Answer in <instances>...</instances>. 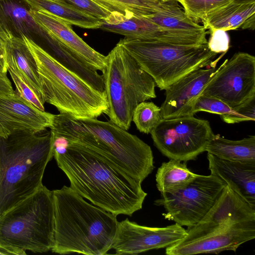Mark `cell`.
<instances>
[{"label":"cell","mask_w":255,"mask_h":255,"mask_svg":"<svg viewBox=\"0 0 255 255\" xmlns=\"http://www.w3.org/2000/svg\"><path fill=\"white\" fill-rule=\"evenodd\" d=\"M53 157L68 177L70 187L92 204L116 216H131L147 195L141 182L94 149L57 138Z\"/></svg>","instance_id":"1"},{"label":"cell","mask_w":255,"mask_h":255,"mask_svg":"<svg viewBox=\"0 0 255 255\" xmlns=\"http://www.w3.org/2000/svg\"><path fill=\"white\" fill-rule=\"evenodd\" d=\"M54 234L53 253L104 255L112 249L117 216L88 203L70 187L52 191Z\"/></svg>","instance_id":"2"},{"label":"cell","mask_w":255,"mask_h":255,"mask_svg":"<svg viewBox=\"0 0 255 255\" xmlns=\"http://www.w3.org/2000/svg\"><path fill=\"white\" fill-rule=\"evenodd\" d=\"M49 128L54 137L94 149L141 183L154 168L150 146L111 121L59 114L54 115Z\"/></svg>","instance_id":"3"},{"label":"cell","mask_w":255,"mask_h":255,"mask_svg":"<svg viewBox=\"0 0 255 255\" xmlns=\"http://www.w3.org/2000/svg\"><path fill=\"white\" fill-rule=\"evenodd\" d=\"M41 132L0 136V216L43 185L45 168L53 157V136L51 130Z\"/></svg>","instance_id":"4"},{"label":"cell","mask_w":255,"mask_h":255,"mask_svg":"<svg viewBox=\"0 0 255 255\" xmlns=\"http://www.w3.org/2000/svg\"><path fill=\"white\" fill-rule=\"evenodd\" d=\"M22 38L36 62L44 103L76 119L97 118L107 113L105 91L95 89L64 67L32 40L25 36Z\"/></svg>","instance_id":"5"},{"label":"cell","mask_w":255,"mask_h":255,"mask_svg":"<svg viewBox=\"0 0 255 255\" xmlns=\"http://www.w3.org/2000/svg\"><path fill=\"white\" fill-rule=\"evenodd\" d=\"M54 234L53 192L43 185L0 216V246L15 255L51 250Z\"/></svg>","instance_id":"6"},{"label":"cell","mask_w":255,"mask_h":255,"mask_svg":"<svg viewBox=\"0 0 255 255\" xmlns=\"http://www.w3.org/2000/svg\"><path fill=\"white\" fill-rule=\"evenodd\" d=\"M103 73L110 121L126 130L141 102L156 97L153 78L118 42L106 56Z\"/></svg>","instance_id":"7"},{"label":"cell","mask_w":255,"mask_h":255,"mask_svg":"<svg viewBox=\"0 0 255 255\" xmlns=\"http://www.w3.org/2000/svg\"><path fill=\"white\" fill-rule=\"evenodd\" d=\"M119 42L153 78L161 90L195 70L217 65L226 53H222L213 61L217 54L209 49L208 43L175 45L126 37Z\"/></svg>","instance_id":"8"},{"label":"cell","mask_w":255,"mask_h":255,"mask_svg":"<svg viewBox=\"0 0 255 255\" xmlns=\"http://www.w3.org/2000/svg\"><path fill=\"white\" fill-rule=\"evenodd\" d=\"M150 133L163 155L185 162L195 160L206 151L214 134L208 121L194 116L162 119Z\"/></svg>","instance_id":"9"},{"label":"cell","mask_w":255,"mask_h":255,"mask_svg":"<svg viewBox=\"0 0 255 255\" xmlns=\"http://www.w3.org/2000/svg\"><path fill=\"white\" fill-rule=\"evenodd\" d=\"M226 185L211 174H197L184 188L173 193L161 194L154 204L164 208L166 213L162 215L165 219L191 227L204 218Z\"/></svg>","instance_id":"10"},{"label":"cell","mask_w":255,"mask_h":255,"mask_svg":"<svg viewBox=\"0 0 255 255\" xmlns=\"http://www.w3.org/2000/svg\"><path fill=\"white\" fill-rule=\"evenodd\" d=\"M201 95L217 98L232 108L255 96V57L238 52L226 59Z\"/></svg>","instance_id":"11"},{"label":"cell","mask_w":255,"mask_h":255,"mask_svg":"<svg viewBox=\"0 0 255 255\" xmlns=\"http://www.w3.org/2000/svg\"><path fill=\"white\" fill-rule=\"evenodd\" d=\"M186 230L175 223L165 227L141 226L128 218L119 222L112 249L115 254L136 255L166 248L183 239Z\"/></svg>","instance_id":"12"},{"label":"cell","mask_w":255,"mask_h":255,"mask_svg":"<svg viewBox=\"0 0 255 255\" xmlns=\"http://www.w3.org/2000/svg\"><path fill=\"white\" fill-rule=\"evenodd\" d=\"M255 238V220L237 223L195 239H182L166 248L167 255L218 254L225 251L236 252L243 244Z\"/></svg>","instance_id":"13"},{"label":"cell","mask_w":255,"mask_h":255,"mask_svg":"<svg viewBox=\"0 0 255 255\" xmlns=\"http://www.w3.org/2000/svg\"><path fill=\"white\" fill-rule=\"evenodd\" d=\"M255 220V209L226 185L213 207L196 225L188 227L183 238H197L231 225Z\"/></svg>","instance_id":"14"},{"label":"cell","mask_w":255,"mask_h":255,"mask_svg":"<svg viewBox=\"0 0 255 255\" xmlns=\"http://www.w3.org/2000/svg\"><path fill=\"white\" fill-rule=\"evenodd\" d=\"M100 20V29L126 37L181 45H202L206 42L205 39L200 36L172 33L162 29L146 17L127 16L118 12H112L107 17Z\"/></svg>","instance_id":"15"},{"label":"cell","mask_w":255,"mask_h":255,"mask_svg":"<svg viewBox=\"0 0 255 255\" xmlns=\"http://www.w3.org/2000/svg\"><path fill=\"white\" fill-rule=\"evenodd\" d=\"M53 114L38 109L15 91L0 95V136L24 131L36 133L50 128Z\"/></svg>","instance_id":"16"},{"label":"cell","mask_w":255,"mask_h":255,"mask_svg":"<svg viewBox=\"0 0 255 255\" xmlns=\"http://www.w3.org/2000/svg\"><path fill=\"white\" fill-rule=\"evenodd\" d=\"M216 65L195 70L166 88L165 100L160 107L161 118L194 116L195 102L218 70Z\"/></svg>","instance_id":"17"},{"label":"cell","mask_w":255,"mask_h":255,"mask_svg":"<svg viewBox=\"0 0 255 255\" xmlns=\"http://www.w3.org/2000/svg\"><path fill=\"white\" fill-rule=\"evenodd\" d=\"M35 21L52 37L85 61L92 68L103 73L107 57L90 47L73 30L71 25L49 13L29 9Z\"/></svg>","instance_id":"18"},{"label":"cell","mask_w":255,"mask_h":255,"mask_svg":"<svg viewBox=\"0 0 255 255\" xmlns=\"http://www.w3.org/2000/svg\"><path fill=\"white\" fill-rule=\"evenodd\" d=\"M211 174L218 177L255 209V163L224 160L208 153Z\"/></svg>","instance_id":"19"},{"label":"cell","mask_w":255,"mask_h":255,"mask_svg":"<svg viewBox=\"0 0 255 255\" xmlns=\"http://www.w3.org/2000/svg\"><path fill=\"white\" fill-rule=\"evenodd\" d=\"M30 8L23 0H0V25L8 36H25L33 41L37 36L44 42L50 35L32 17Z\"/></svg>","instance_id":"20"},{"label":"cell","mask_w":255,"mask_h":255,"mask_svg":"<svg viewBox=\"0 0 255 255\" xmlns=\"http://www.w3.org/2000/svg\"><path fill=\"white\" fill-rule=\"evenodd\" d=\"M4 60L6 68L15 71L44 104L36 62L22 38L9 36L5 42Z\"/></svg>","instance_id":"21"},{"label":"cell","mask_w":255,"mask_h":255,"mask_svg":"<svg viewBox=\"0 0 255 255\" xmlns=\"http://www.w3.org/2000/svg\"><path fill=\"white\" fill-rule=\"evenodd\" d=\"M146 17L172 33L206 37V29L187 16L176 0H161L157 11Z\"/></svg>","instance_id":"22"},{"label":"cell","mask_w":255,"mask_h":255,"mask_svg":"<svg viewBox=\"0 0 255 255\" xmlns=\"http://www.w3.org/2000/svg\"><path fill=\"white\" fill-rule=\"evenodd\" d=\"M206 151L224 160L255 163V136L233 140L214 134L206 146Z\"/></svg>","instance_id":"23"},{"label":"cell","mask_w":255,"mask_h":255,"mask_svg":"<svg viewBox=\"0 0 255 255\" xmlns=\"http://www.w3.org/2000/svg\"><path fill=\"white\" fill-rule=\"evenodd\" d=\"M34 10L55 16L71 25L87 29L100 28L101 21L73 5L60 0H23Z\"/></svg>","instance_id":"24"},{"label":"cell","mask_w":255,"mask_h":255,"mask_svg":"<svg viewBox=\"0 0 255 255\" xmlns=\"http://www.w3.org/2000/svg\"><path fill=\"white\" fill-rule=\"evenodd\" d=\"M253 14H255V2L240 4L231 1L208 14L201 22L206 29L227 31L240 28Z\"/></svg>","instance_id":"25"},{"label":"cell","mask_w":255,"mask_h":255,"mask_svg":"<svg viewBox=\"0 0 255 255\" xmlns=\"http://www.w3.org/2000/svg\"><path fill=\"white\" fill-rule=\"evenodd\" d=\"M186 162L171 159L162 163L155 175L156 187L161 194L176 192L197 177L188 168Z\"/></svg>","instance_id":"26"},{"label":"cell","mask_w":255,"mask_h":255,"mask_svg":"<svg viewBox=\"0 0 255 255\" xmlns=\"http://www.w3.org/2000/svg\"><path fill=\"white\" fill-rule=\"evenodd\" d=\"M111 12L147 17L155 13L161 0H92Z\"/></svg>","instance_id":"27"},{"label":"cell","mask_w":255,"mask_h":255,"mask_svg":"<svg viewBox=\"0 0 255 255\" xmlns=\"http://www.w3.org/2000/svg\"><path fill=\"white\" fill-rule=\"evenodd\" d=\"M162 119L160 108L152 102H142L135 107L132 118L137 129L148 134Z\"/></svg>","instance_id":"28"},{"label":"cell","mask_w":255,"mask_h":255,"mask_svg":"<svg viewBox=\"0 0 255 255\" xmlns=\"http://www.w3.org/2000/svg\"><path fill=\"white\" fill-rule=\"evenodd\" d=\"M232 0H179L186 14L197 23L201 22L208 14Z\"/></svg>","instance_id":"29"},{"label":"cell","mask_w":255,"mask_h":255,"mask_svg":"<svg viewBox=\"0 0 255 255\" xmlns=\"http://www.w3.org/2000/svg\"><path fill=\"white\" fill-rule=\"evenodd\" d=\"M227 124L255 121V96L250 98L241 104L233 108L229 113L221 116Z\"/></svg>","instance_id":"30"},{"label":"cell","mask_w":255,"mask_h":255,"mask_svg":"<svg viewBox=\"0 0 255 255\" xmlns=\"http://www.w3.org/2000/svg\"><path fill=\"white\" fill-rule=\"evenodd\" d=\"M233 109L217 98L200 95L195 102L193 112L194 115L198 112L204 111L221 116L229 113Z\"/></svg>","instance_id":"31"},{"label":"cell","mask_w":255,"mask_h":255,"mask_svg":"<svg viewBox=\"0 0 255 255\" xmlns=\"http://www.w3.org/2000/svg\"><path fill=\"white\" fill-rule=\"evenodd\" d=\"M7 71L16 87V92L23 99L30 103L38 109L45 111L44 103L39 99L33 90L11 68L7 67Z\"/></svg>","instance_id":"32"},{"label":"cell","mask_w":255,"mask_h":255,"mask_svg":"<svg viewBox=\"0 0 255 255\" xmlns=\"http://www.w3.org/2000/svg\"><path fill=\"white\" fill-rule=\"evenodd\" d=\"M100 20L107 17L111 11L92 0H61Z\"/></svg>","instance_id":"33"},{"label":"cell","mask_w":255,"mask_h":255,"mask_svg":"<svg viewBox=\"0 0 255 255\" xmlns=\"http://www.w3.org/2000/svg\"><path fill=\"white\" fill-rule=\"evenodd\" d=\"M209 31L210 37L208 41L209 49L217 54L227 53L230 47V38L227 31L214 29Z\"/></svg>","instance_id":"34"},{"label":"cell","mask_w":255,"mask_h":255,"mask_svg":"<svg viewBox=\"0 0 255 255\" xmlns=\"http://www.w3.org/2000/svg\"><path fill=\"white\" fill-rule=\"evenodd\" d=\"M14 91L6 73H0V95L11 94Z\"/></svg>","instance_id":"35"},{"label":"cell","mask_w":255,"mask_h":255,"mask_svg":"<svg viewBox=\"0 0 255 255\" xmlns=\"http://www.w3.org/2000/svg\"><path fill=\"white\" fill-rule=\"evenodd\" d=\"M8 36L0 25V53L4 57L5 42Z\"/></svg>","instance_id":"36"},{"label":"cell","mask_w":255,"mask_h":255,"mask_svg":"<svg viewBox=\"0 0 255 255\" xmlns=\"http://www.w3.org/2000/svg\"><path fill=\"white\" fill-rule=\"evenodd\" d=\"M255 14L248 18L242 24L240 28L243 29L254 30L255 28Z\"/></svg>","instance_id":"37"},{"label":"cell","mask_w":255,"mask_h":255,"mask_svg":"<svg viewBox=\"0 0 255 255\" xmlns=\"http://www.w3.org/2000/svg\"><path fill=\"white\" fill-rule=\"evenodd\" d=\"M7 71L3 56L0 53V73H6Z\"/></svg>","instance_id":"38"},{"label":"cell","mask_w":255,"mask_h":255,"mask_svg":"<svg viewBox=\"0 0 255 255\" xmlns=\"http://www.w3.org/2000/svg\"><path fill=\"white\" fill-rule=\"evenodd\" d=\"M15 255V254L7 249H4L0 246V255Z\"/></svg>","instance_id":"39"},{"label":"cell","mask_w":255,"mask_h":255,"mask_svg":"<svg viewBox=\"0 0 255 255\" xmlns=\"http://www.w3.org/2000/svg\"><path fill=\"white\" fill-rule=\"evenodd\" d=\"M232 1L240 4H246L255 2V0H232Z\"/></svg>","instance_id":"40"},{"label":"cell","mask_w":255,"mask_h":255,"mask_svg":"<svg viewBox=\"0 0 255 255\" xmlns=\"http://www.w3.org/2000/svg\"><path fill=\"white\" fill-rule=\"evenodd\" d=\"M176 0L178 1V0Z\"/></svg>","instance_id":"41"},{"label":"cell","mask_w":255,"mask_h":255,"mask_svg":"<svg viewBox=\"0 0 255 255\" xmlns=\"http://www.w3.org/2000/svg\"></svg>","instance_id":"42"}]
</instances>
